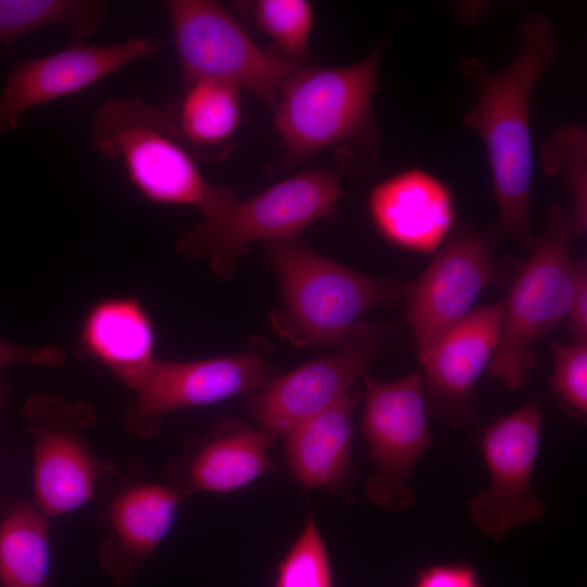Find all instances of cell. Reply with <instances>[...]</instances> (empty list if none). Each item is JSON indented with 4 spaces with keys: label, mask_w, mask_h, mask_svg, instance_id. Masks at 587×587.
Listing matches in <instances>:
<instances>
[{
    "label": "cell",
    "mask_w": 587,
    "mask_h": 587,
    "mask_svg": "<svg viewBox=\"0 0 587 587\" xmlns=\"http://www.w3.org/2000/svg\"><path fill=\"white\" fill-rule=\"evenodd\" d=\"M519 46L501 70L490 71L473 57L460 70L477 86V98L463 116L486 148L494 192L504 232L529 249L533 148L530 99L537 83L562 53L553 24L540 12L528 13L519 25Z\"/></svg>",
    "instance_id": "cell-1"
},
{
    "label": "cell",
    "mask_w": 587,
    "mask_h": 587,
    "mask_svg": "<svg viewBox=\"0 0 587 587\" xmlns=\"http://www.w3.org/2000/svg\"><path fill=\"white\" fill-rule=\"evenodd\" d=\"M90 140L100 155L123 165L128 182L150 202L193 207L203 221H212L236 200L233 190L207 180L163 108L139 93L104 101L91 118Z\"/></svg>",
    "instance_id": "cell-2"
},
{
    "label": "cell",
    "mask_w": 587,
    "mask_h": 587,
    "mask_svg": "<svg viewBox=\"0 0 587 587\" xmlns=\"http://www.w3.org/2000/svg\"><path fill=\"white\" fill-rule=\"evenodd\" d=\"M384 48L385 41L349 65L300 66L283 80L274 109L288 167L330 147L376 161L372 103Z\"/></svg>",
    "instance_id": "cell-3"
},
{
    "label": "cell",
    "mask_w": 587,
    "mask_h": 587,
    "mask_svg": "<svg viewBox=\"0 0 587 587\" xmlns=\"http://www.w3.org/2000/svg\"><path fill=\"white\" fill-rule=\"evenodd\" d=\"M265 247L282 292L270 322L296 346H337L366 311L396 302L405 288L332 261L297 238Z\"/></svg>",
    "instance_id": "cell-4"
},
{
    "label": "cell",
    "mask_w": 587,
    "mask_h": 587,
    "mask_svg": "<svg viewBox=\"0 0 587 587\" xmlns=\"http://www.w3.org/2000/svg\"><path fill=\"white\" fill-rule=\"evenodd\" d=\"M578 235L571 208L553 207L545 232L529 248V258L503 300L500 337L487 371L511 389L528 382L536 341L569 314L573 292L571 243Z\"/></svg>",
    "instance_id": "cell-5"
},
{
    "label": "cell",
    "mask_w": 587,
    "mask_h": 587,
    "mask_svg": "<svg viewBox=\"0 0 587 587\" xmlns=\"http://www.w3.org/2000/svg\"><path fill=\"white\" fill-rule=\"evenodd\" d=\"M341 175L338 170L312 168L235 200L218 217L180 235L176 249L188 258H204L217 276L226 277L251 243L296 238L329 214L340 195Z\"/></svg>",
    "instance_id": "cell-6"
},
{
    "label": "cell",
    "mask_w": 587,
    "mask_h": 587,
    "mask_svg": "<svg viewBox=\"0 0 587 587\" xmlns=\"http://www.w3.org/2000/svg\"><path fill=\"white\" fill-rule=\"evenodd\" d=\"M165 5L183 84L222 80L274 108L280 84L301 65L259 46L216 1L170 0Z\"/></svg>",
    "instance_id": "cell-7"
},
{
    "label": "cell",
    "mask_w": 587,
    "mask_h": 587,
    "mask_svg": "<svg viewBox=\"0 0 587 587\" xmlns=\"http://www.w3.org/2000/svg\"><path fill=\"white\" fill-rule=\"evenodd\" d=\"M392 334L379 322L360 321L337 350L311 360L248 400L251 415L273 440L347 396L375 359L391 345Z\"/></svg>",
    "instance_id": "cell-8"
},
{
    "label": "cell",
    "mask_w": 587,
    "mask_h": 587,
    "mask_svg": "<svg viewBox=\"0 0 587 587\" xmlns=\"http://www.w3.org/2000/svg\"><path fill=\"white\" fill-rule=\"evenodd\" d=\"M362 378V430L369 457L378 470L367 483V497L385 509L398 511L416 499L409 484L411 471L433 442L423 376L413 373L391 382L365 374Z\"/></svg>",
    "instance_id": "cell-9"
},
{
    "label": "cell",
    "mask_w": 587,
    "mask_h": 587,
    "mask_svg": "<svg viewBox=\"0 0 587 587\" xmlns=\"http://www.w3.org/2000/svg\"><path fill=\"white\" fill-rule=\"evenodd\" d=\"M542 419L537 400L487 427L480 439L488 486L469 501L471 521L499 541L519 526L537 522L546 504L532 491Z\"/></svg>",
    "instance_id": "cell-10"
},
{
    "label": "cell",
    "mask_w": 587,
    "mask_h": 587,
    "mask_svg": "<svg viewBox=\"0 0 587 587\" xmlns=\"http://www.w3.org/2000/svg\"><path fill=\"white\" fill-rule=\"evenodd\" d=\"M266 355L260 347L196 361L155 359L133 389L136 399L126 413V426L152 435L167 413L259 391L278 375Z\"/></svg>",
    "instance_id": "cell-11"
},
{
    "label": "cell",
    "mask_w": 587,
    "mask_h": 587,
    "mask_svg": "<svg viewBox=\"0 0 587 587\" xmlns=\"http://www.w3.org/2000/svg\"><path fill=\"white\" fill-rule=\"evenodd\" d=\"M32 424L33 488L37 510L46 517L66 514L96 496L99 464L79 429L95 414L84 402L40 395L25 407Z\"/></svg>",
    "instance_id": "cell-12"
},
{
    "label": "cell",
    "mask_w": 587,
    "mask_h": 587,
    "mask_svg": "<svg viewBox=\"0 0 587 587\" xmlns=\"http://www.w3.org/2000/svg\"><path fill=\"white\" fill-rule=\"evenodd\" d=\"M490 238L458 227L426 270L405 286V315L417 353L474 309L482 291L497 278Z\"/></svg>",
    "instance_id": "cell-13"
},
{
    "label": "cell",
    "mask_w": 587,
    "mask_h": 587,
    "mask_svg": "<svg viewBox=\"0 0 587 587\" xmlns=\"http://www.w3.org/2000/svg\"><path fill=\"white\" fill-rule=\"evenodd\" d=\"M162 46L154 37H133L110 45L71 42L55 53L17 63L0 95V136L15 130L26 110L78 93Z\"/></svg>",
    "instance_id": "cell-14"
},
{
    "label": "cell",
    "mask_w": 587,
    "mask_h": 587,
    "mask_svg": "<svg viewBox=\"0 0 587 587\" xmlns=\"http://www.w3.org/2000/svg\"><path fill=\"white\" fill-rule=\"evenodd\" d=\"M503 301L474 309L417 353L428 415L451 426L473 416V388L497 348Z\"/></svg>",
    "instance_id": "cell-15"
},
{
    "label": "cell",
    "mask_w": 587,
    "mask_h": 587,
    "mask_svg": "<svg viewBox=\"0 0 587 587\" xmlns=\"http://www.w3.org/2000/svg\"><path fill=\"white\" fill-rule=\"evenodd\" d=\"M369 208L374 225L385 239L416 252L435 251L454 222L450 189L420 168L405 170L375 186Z\"/></svg>",
    "instance_id": "cell-16"
},
{
    "label": "cell",
    "mask_w": 587,
    "mask_h": 587,
    "mask_svg": "<svg viewBox=\"0 0 587 587\" xmlns=\"http://www.w3.org/2000/svg\"><path fill=\"white\" fill-rule=\"evenodd\" d=\"M155 330L143 303L135 296L97 300L86 312L78 350L134 389L154 358Z\"/></svg>",
    "instance_id": "cell-17"
},
{
    "label": "cell",
    "mask_w": 587,
    "mask_h": 587,
    "mask_svg": "<svg viewBox=\"0 0 587 587\" xmlns=\"http://www.w3.org/2000/svg\"><path fill=\"white\" fill-rule=\"evenodd\" d=\"M179 502L177 489L158 484L137 485L115 498L110 521L116 539L103 548L101 563L117 584H129L167 536Z\"/></svg>",
    "instance_id": "cell-18"
},
{
    "label": "cell",
    "mask_w": 587,
    "mask_h": 587,
    "mask_svg": "<svg viewBox=\"0 0 587 587\" xmlns=\"http://www.w3.org/2000/svg\"><path fill=\"white\" fill-rule=\"evenodd\" d=\"M354 400L355 396L349 392L284 436L287 467L303 488L330 489L345 478L350 462Z\"/></svg>",
    "instance_id": "cell-19"
},
{
    "label": "cell",
    "mask_w": 587,
    "mask_h": 587,
    "mask_svg": "<svg viewBox=\"0 0 587 587\" xmlns=\"http://www.w3.org/2000/svg\"><path fill=\"white\" fill-rule=\"evenodd\" d=\"M163 110L196 159L216 158L241 121L239 89L211 78L183 84L179 98Z\"/></svg>",
    "instance_id": "cell-20"
},
{
    "label": "cell",
    "mask_w": 587,
    "mask_h": 587,
    "mask_svg": "<svg viewBox=\"0 0 587 587\" xmlns=\"http://www.w3.org/2000/svg\"><path fill=\"white\" fill-rule=\"evenodd\" d=\"M273 439L261 428L238 426L204 444L185 471L186 491L225 492L275 470L268 457Z\"/></svg>",
    "instance_id": "cell-21"
},
{
    "label": "cell",
    "mask_w": 587,
    "mask_h": 587,
    "mask_svg": "<svg viewBox=\"0 0 587 587\" xmlns=\"http://www.w3.org/2000/svg\"><path fill=\"white\" fill-rule=\"evenodd\" d=\"M48 517L36 507H13L0 523V586L51 587Z\"/></svg>",
    "instance_id": "cell-22"
},
{
    "label": "cell",
    "mask_w": 587,
    "mask_h": 587,
    "mask_svg": "<svg viewBox=\"0 0 587 587\" xmlns=\"http://www.w3.org/2000/svg\"><path fill=\"white\" fill-rule=\"evenodd\" d=\"M108 8L101 0H0V43L10 49L17 37L51 25L66 27L71 42H86Z\"/></svg>",
    "instance_id": "cell-23"
},
{
    "label": "cell",
    "mask_w": 587,
    "mask_h": 587,
    "mask_svg": "<svg viewBox=\"0 0 587 587\" xmlns=\"http://www.w3.org/2000/svg\"><path fill=\"white\" fill-rule=\"evenodd\" d=\"M587 134L578 124L559 127L542 149L544 172L561 177L567 185L574 203L571 208L579 233L587 225Z\"/></svg>",
    "instance_id": "cell-24"
},
{
    "label": "cell",
    "mask_w": 587,
    "mask_h": 587,
    "mask_svg": "<svg viewBox=\"0 0 587 587\" xmlns=\"http://www.w3.org/2000/svg\"><path fill=\"white\" fill-rule=\"evenodd\" d=\"M251 7L257 27L286 60L300 65L312 32V4L305 0H258Z\"/></svg>",
    "instance_id": "cell-25"
},
{
    "label": "cell",
    "mask_w": 587,
    "mask_h": 587,
    "mask_svg": "<svg viewBox=\"0 0 587 587\" xmlns=\"http://www.w3.org/2000/svg\"><path fill=\"white\" fill-rule=\"evenodd\" d=\"M274 587H333L329 557L312 513L278 563Z\"/></svg>",
    "instance_id": "cell-26"
},
{
    "label": "cell",
    "mask_w": 587,
    "mask_h": 587,
    "mask_svg": "<svg viewBox=\"0 0 587 587\" xmlns=\"http://www.w3.org/2000/svg\"><path fill=\"white\" fill-rule=\"evenodd\" d=\"M552 390L582 415L587 413V344H553Z\"/></svg>",
    "instance_id": "cell-27"
},
{
    "label": "cell",
    "mask_w": 587,
    "mask_h": 587,
    "mask_svg": "<svg viewBox=\"0 0 587 587\" xmlns=\"http://www.w3.org/2000/svg\"><path fill=\"white\" fill-rule=\"evenodd\" d=\"M64 363L65 354L58 346H27L0 338V373L15 364L59 367Z\"/></svg>",
    "instance_id": "cell-28"
},
{
    "label": "cell",
    "mask_w": 587,
    "mask_h": 587,
    "mask_svg": "<svg viewBox=\"0 0 587 587\" xmlns=\"http://www.w3.org/2000/svg\"><path fill=\"white\" fill-rule=\"evenodd\" d=\"M570 328L577 342L587 340V265L586 261L573 259V292L567 314Z\"/></svg>",
    "instance_id": "cell-29"
},
{
    "label": "cell",
    "mask_w": 587,
    "mask_h": 587,
    "mask_svg": "<svg viewBox=\"0 0 587 587\" xmlns=\"http://www.w3.org/2000/svg\"><path fill=\"white\" fill-rule=\"evenodd\" d=\"M414 587H482L466 564H440L420 572Z\"/></svg>",
    "instance_id": "cell-30"
},
{
    "label": "cell",
    "mask_w": 587,
    "mask_h": 587,
    "mask_svg": "<svg viewBox=\"0 0 587 587\" xmlns=\"http://www.w3.org/2000/svg\"><path fill=\"white\" fill-rule=\"evenodd\" d=\"M10 392L9 385L3 380L2 374L0 373V413L2 411L3 404Z\"/></svg>",
    "instance_id": "cell-31"
}]
</instances>
